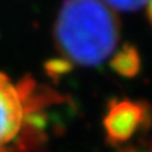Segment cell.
I'll return each mask as SVG.
<instances>
[{"mask_svg":"<svg viewBox=\"0 0 152 152\" xmlns=\"http://www.w3.org/2000/svg\"><path fill=\"white\" fill-rule=\"evenodd\" d=\"M55 39L66 62L97 66L120 51V26L100 0H65L56 17Z\"/></svg>","mask_w":152,"mask_h":152,"instance_id":"1","label":"cell"},{"mask_svg":"<svg viewBox=\"0 0 152 152\" xmlns=\"http://www.w3.org/2000/svg\"><path fill=\"white\" fill-rule=\"evenodd\" d=\"M34 96V83L14 85L0 73V149L21 132L27 117L37 107L38 97Z\"/></svg>","mask_w":152,"mask_h":152,"instance_id":"2","label":"cell"},{"mask_svg":"<svg viewBox=\"0 0 152 152\" xmlns=\"http://www.w3.org/2000/svg\"><path fill=\"white\" fill-rule=\"evenodd\" d=\"M151 121L149 107L132 100H118L110 104L103 125L109 141L123 144L130 141L140 130H145Z\"/></svg>","mask_w":152,"mask_h":152,"instance_id":"3","label":"cell"},{"mask_svg":"<svg viewBox=\"0 0 152 152\" xmlns=\"http://www.w3.org/2000/svg\"><path fill=\"white\" fill-rule=\"evenodd\" d=\"M111 68L114 71L123 76H134L140 68V59L137 51L131 48L130 45H123V48L115 54L111 59Z\"/></svg>","mask_w":152,"mask_h":152,"instance_id":"4","label":"cell"},{"mask_svg":"<svg viewBox=\"0 0 152 152\" xmlns=\"http://www.w3.org/2000/svg\"><path fill=\"white\" fill-rule=\"evenodd\" d=\"M103 3L120 11H134L149 3V0H103Z\"/></svg>","mask_w":152,"mask_h":152,"instance_id":"5","label":"cell"},{"mask_svg":"<svg viewBox=\"0 0 152 152\" xmlns=\"http://www.w3.org/2000/svg\"><path fill=\"white\" fill-rule=\"evenodd\" d=\"M124 152H152V138L151 140H148L147 144H142L140 147H134V148H130V149H127Z\"/></svg>","mask_w":152,"mask_h":152,"instance_id":"6","label":"cell"},{"mask_svg":"<svg viewBox=\"0 0 152 152\" xmlns=\"http://www.w3.org/2000/svg\"><path fill=\"white\" fill-rule=\"evenodd\" d=\"M148 16H149V20L152 23V0H149V3H148Z\"/></svg>","mask_w":152,"mask_h":152,"instance_id":"7","label":"cell"}]
</instances>
